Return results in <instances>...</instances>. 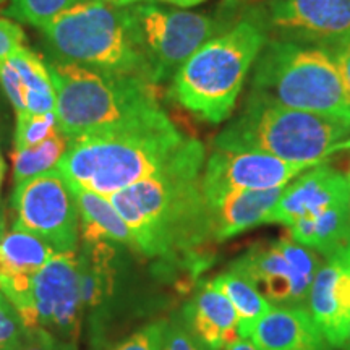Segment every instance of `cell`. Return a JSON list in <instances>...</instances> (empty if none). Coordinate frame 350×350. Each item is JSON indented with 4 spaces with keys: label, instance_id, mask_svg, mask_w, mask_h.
Here are the masks:
<instances>
[{
    "label": "cell",
    "instance_id": "3",
    "mask_svg": "<svg viewBox=\"0 0 350 350\" xmlns=\"http://www.w3.org/2000/svg\"><path fill=\"white\" fill-rule=\"evenodd\" d=\"M268 36L253 3L242 20L204 42L175 72L170 98L209 124L227 120Z\"/></svg>",
    "mask_w": 350,
    "mask_h": 350
},
{
    "label": "cell",
    "instance_id": "29",
    "mask_svg": "<svg viewBox=\"0 0 350 350\" xmlns=\"http://www.w3.org/2000/svg\"><path fill=\"white\" fill-rule=\"evenodd\" d=\"M25 38V31L20 28V25L0 18V62L23 47Z\"/></svg>",
    "mask_w": 350,
    "mask_h": 350
},
{
    "label": "cell",
    "instance_id": "26",
    "mask_svg": "<svg viewBox=\"0 0 350 350\" xmlns=\"http://www.w3.org/2000/svg\"><path fill=\"white\" fill-rule=\"evenodd\" d=\"M26 327L7 297L0 292V347L16 350L23 342Z\"/></svg>",
    "mask_w": 350,
    "mask_h": 350
},
{
    "label": "cell",
    "instance_id": "22",
    "mask_svg": "<svg viewBox=\"0 0 350 350\" xmlns=\"http://www.w3.org/2000/svg\"><path fill=\"white\" fill-rule=\"evenodd\" d=\"M68 138L60 130H57L46 142L26 150L13 151V180L16 183L26 182L39 174L57 167L67 150Z\"/></svg>",
    "mask_w": 350,
    "mask_h": 350
},
{
    "label": "cell",
    "instance_id": "30",
    "mask_svg": "<svg viewBox=\"0 0 350 350\" xmlns=\"http://www.w3.org/2000/svg\"><path fill=\"white\" fill-rule=\"evenodd\" d=\"M334 59L336 65H338L340 77H342V81L345 85V90H347V94L350 98V39H345V41L334 44V46L327 47L326 49Z\"/></svg>",
    "mask_w": 350,
    "mask_h": 350
},
{
    "label": "cell",
    "instance_id": "21",
    "mask_svg": "<svg viewBox=\"0 0 350 350\" xmlns=\"http://www.w3.org/2000/svg\"><path fill=\"white\" fill-rule=\"evenodd\" d=\"M211 284L229 299L235 312H237L239 336L242 339L250 338L256 323L265 314H268L274 306L250 282L245 281L242 275L232 273L229 269L216 275Z\"/></svg>",
    "mask_w": 350,
    "mask_h": 350
},
{
    "label": "cell",
    "instance_id": "19",
    "mask_svg": "<svg viewBox=\"0 0 350 350\" xmlns=\"http://www.w3.org/2000/svg\"><path fill=\"white\" fill-rule=\"evenodd\" d=\"M10 64L18 75L21 91H23V113H49L55 112L57 94L52 81L49 67L28 47H20L15 54L8 57Z\"/></svg>",
    "mask_w": 350,
    "mask_h": 350
},
{
    "label": "cell",
    "instance_id": "2",
    "mask_svg": "<svg viewBox=\"0 0 350 350\" xmlns=\"http://www.w3.org/2000/svg\"><path fill=\"white\" fill-rule=\"evenodd\" d=\"M191 142L170 119L120 126L70 138L57 169L73 185L109 198L163 172Z\"/></svg>",
    "mask_w": 350,
    "mask_h": 350
},
{
    "label": "cell",
    "instance_id": "11",
    "mask_svg": "<svg viewBox=\"0 0 350 350\" xmlns=\"http://www.w3.org/2000/svg\"><path fill=\"white\" fill-rule=\"evenodd\" d=\"M13 229L36 235L57 253H77L80 211L67 178L59 169L16 183L12 195Z\"/></svg>",
    "mask_w": 350,
    "mask_h": 350
},
{
    "label": "cell",
    "instance_id": "16",
    "mask_svg": "<svg viewBox=\"0 0 350 350\" xmlns=\"http://www.w3.org/2000/svg\"><path fill=\"white\" fill-rule=\"evenodd\" d=\"M248 339L260 350H334L306 306H273Z\"/></svg>",
    "mask_w": 350,
    "mask_h": 350
},
{
    "label": "cell",
    "instance_id": "18",
    "mask_svg": "<svg viewBox=\"0 0 350 350\" xmlns=\"http://www.w3.org/2000/svg\"><path fill=\"white\" fill-rule=\"evenodd\" d=\"M70 187H72L78 211H80L83 240H90V242L91 240H111L133 250L131 232L117 209L113 208L111 200L73 183H70Z\"/></svg>",
    "mask_w": 350,
    "mask_h": 350
},
{
    "label": "cell",
    "instance_id": "41",
    "mask_svg": "<svg viewBox=\"0 0 350 350\" xmlns=\"http://www.w3.org/2000/svg\"><path fill=\"white\" fill-rule=\"evenodd\" d=\"M253 2H255V0H253Z\"/></svg>",
    "mask_w": 350,
    "mask_h": 350
},
{
    "label": "cell",
    "instance_id": "28",
    "mask_svg": "<svg viewBox=\"0 0 350 350\" xmlns=\"http://www.w3.org/2000/svg\"><path fill=\"white\" fill-rule=\"evenodd\" d=\"M16 350H78L77 342L62 340L51 332L36 327V329L26 331L23 342Z\"/></svg>",
    "mask_w": 350,
    "mask_h": 350
},
{
    "label": "cell",
    "instance_id": "20",
    "mask_svg": "<svg viewBox=\"0 0 350 350\" xmlns=\"http://www.w3.org/2000/svg\"><path fill=\"white\" fill-rule=\"evenodd\" d=\"M49 243L23 230L5 232L0 237V275H34L55 255Z\"/></svg>",
    "mask_w": 350,
    "mask_h": 350
},
{
    "label": "cell",
    "instance_id": "23",
    "mask_svg": "<svg viewBox=\"0 0 350 350\" xmlns=\"http://www.w3.org/2000/svg\"><path fill=\"white\" fill-rule=\"evenodd\" d=\"M83 0H10L5 15L42 29L52 20Z\"/></svg>",
    "mask_w": 350,
    "mask_h": 350
},
{
    "label": "cell",
    "instance_id": "5",
    "mask_svg": "<svg viewBox=\"0 0 350 350\" xmlns=\"http://www.w3.org/2000/svg\"><path fill=\"white\" fill-rule=\"evenodd\" d=\"M214 150L253 151L288 163H326L350 148V124L248 94L242 111L213 142Z\"/></svg>",
    "mask_w": 350,
    "mask_h": 350
},
{
    "label": "cell",
    "instance_id": "6",
    "mask_svg": "<svg viewBox=\"0 0 350 350\" xmlns=\"http://www.w3.org/2000/svg\"><path fill=\"white\" fill-rule=\"evenodd\" d=\"M248 94L350 124L347 90L334 59L323 47L268 39L253 65Z\"/></svg>",
    "mask_w": 350,
    "mask_h": 350
},
{
    "label": "cell",
    "instance_id": "9",
    "mask_svg": "<svg viewBox=\"0 0 350 350\" xmlns=\"http://www.w3.org/2000/svg\"><path fill=\"white\" fill-rule=\"evenodd\" d=\"M130 33L146 60L152 85L175 75L204 42L222 33L216 15L175 10L152 2L125 7Z\"/></svg>",
    "mask_w": 350,
    "mask_h": 350
},
{
    "label": "cell",
    "instance_id": "31",
    "mask_svg": "<svg viewBox=\"0 0 350 350\" xmlns=\"http://www.w3.org/2000/svg\"><path fill=\"white\" fill-rule=\"evenodd\" d=\"M224 350H260L250 339H239L227 345Z\"/></svg>",
    "mask_w": 350,
    "mask_h": 350
},
{
    "label": "cell",
    "instance_id": "38",
    "mask_svg": "<svg viewBox=\"0 0 350 350\" xmlns=\"http://www.w3.org/2000/svg\"><path fill=\"white\" fill-rule=\"evenodd\" d=\"M0 350H7V349H2V347H0Z\"/></svg>",
    "mask_w": 350,
    "mask_h": 350
},
{
    "label": "cell",
    "instance_id": "15",
    "mask_svg": "<svg viewBox=\"0 0 350 350\" xmlns=\"http://www.w3.org/2000/svg\"><path fill=\"white\" fill-rule=\"evenodd\" d=\"M180 319L206 350H224L242 339L239 336L237 312L211 281L200 284L191 300L183 305Z\"/></svg>",
    "mask_w": 350,
    "mask_h": 350
},
{
    "label": "cell",
    "instance_id": "12",
    "mask_svg": "<svg viewBox=\"0 0 350 350\" xmlns=\"http://www.w3.org/2000/svg\"><path fill=\"white\" fill-rule=\"evenodd\" d=\"M31 300L36 327L77 342L85 321L77 253H55L33 275Z\"/></svg>",
    "mask_w": 350,
    "mask_h": 350
},
{
    "label": "cell",
    "instance_id": "7",
    "mask_svg": "<svg viewBox=\"0 0 350 350\" xmlns=\"http://www.w3.org/2000/svg\"><path fill=\"white\" fill-rule=\"evenodd\" d=\"M41 31L55 62L135 77L152 85L150 67L131 38L125 7L83 0Z\"/></svg>",
    "mask_w": 350,
    "mask_h": 350
},
{
    "label": "cell",
    "instance_id": "17",
    "mask_svg": "<svg viewBox=\"0 0 350 350\" xmlns=\"http://www.w3.org/2000/svg\"><path fill=\"white\" fill-rule=\"evenodd\" d=\"M284 188L286 187L230 191L213 203H208L216 243L226 242L260 224H266L269 213L282 196Z\"/></svg>",
    "mask_w": 350,
    "mask_h": 350
},
{
    "label": "cell",
    "instance_id": "13",
    "mask_svg": "<svg viewBox=\"0 0 350 350\" xmlns=\"http://www.w3.org/2000/svg\"><path fill=\"white\" fill-rule=\"evenodd\" d=\"M256 10L279 39L323 49L350 39V0H266Z\"/></svg>",
    "mask_w": 350,
    "mask_h": 350
},
{
    "label": "cell",
    "instance_id": "32",
    "mask_svg": "<svg viewBox=\"0 0 350 350\" xmlns=\"http://www.w3.org/2000/svg\"><path fill=\"white\" fill-rule=\"evenodd\" d=\"M91 2L106 3V5H112V7H130L133 5V3L143 2V0H91Z\"/></svg>",
    "mask_w": 350,
    "mask_h": 350
},
{
    "label": "cell",
    "instance_id": "10",
    "mask_svg": "<svg viewBox=\"0 0 350 350\" xmlns=\"http://www.w3.org/2000/svg\"><path fill=\"white\" fill-rule=\"evenodd\" d=\"M321 265L313 250L282 237L253 245L230 262L229 271L242 275L271 305L306 306Z\"/></svg>",
    "mask_w": 350,
    "mask_h": 350
},
{
    "label": "cell",
    "instance_id": "40",
    "mask_svg": "<svg viewBox=\"0 0 350 350\" xmlns=\"http://www.w3.org/2000/svg\"><path fill=\"white\" fill-rule=\"evenodd\" d=\"M349 183H350V175H349Z\"/></svg>",
    "mask_w": 350,
    "mask_h": 350
},
{
    "label": "cell",
    "instance_id": "25",
    "mask_svg": "<svg viewBox=\"0 0 350 350\" xmlns=\"http://www.w3.org/2000/svg\"><path fill=\"white\" fill-rule=\"evenodd\" d=\"M329 258L338 268L334 282V300L338 305L339 318L345 329L350 331V242L342 250Z\"/></svg>",
    "mask_w": 350,
    "mask_h": 350
},
{
    "label": "cell",
    "instance_id": "35",
    "mask_svg": "<svg viewBox=\"0 0 350 350\" xmlns=\"http://www.w3.org/2000/svg\"><path fill=\"white\" fill-rule=\"evenodd\" d=\"M5 234V216H3V211L0 213V237Z\"/></svg>",
    "mask_w": 350,
    "mask_h": 350
},
{
    "label": "cell",
    "instance_id": "1",
    "mask_svg": "<svg viewBox=\"0 0 350 350\" xmlns=\"http://www.w3.org/2000/svg\"><path fill=\"white\" fill-rule=\"evenodd\" d=\"M204 148L193 138L187 151L161 174L109 196L133 237V252L157 262L167 278L200 274L211 265L213 234L201 190Z\"/></svg>",
    "mask_w": 350,
    "mask_h": 350
},
{
    "label": "cell",
    "instance_id": "34",
    "mask_svg": "<svg viewBox=\"0 0 350 350\" xmlns=\"http://www.w3.org/2000/svg\"><path fill=\"white\" fill-rule=\"evenodd\" d=\"M5 161H3L2 151H0V190H2V183H3V177H5ZM0 213H2V208H0Z\"/></svg>",
    "mask_w": 350,
    "mask_h": 350
},
{
    "label": "cell",
    "instance_id": "37",
    "mask_svg": "<svg viewBox=\"0 0 350 350\" xmlns=\"http://www.w3.org/2000/svg\"><path fill=\"white\" fill-rule=\"evenodd\" d=\"M2 3H3V0H0V5H2Z\"/></svg>",
    "mask_w": 350,
    "mask_h": 350
},
{
    "label": "cell",
    "instance_id": "14",
    "mask_svg": "<svg viewBox=\"0 0 350 350\" xmlns=\"http://www.w3.org/2000/svg\"><path fill=\"white\" fill-rule=\"evenodd\" d=\"M314 165L318 164L288 163L262 152L214 150L201 174V190L208 203H213L230 191L286 187Z\"/></svg>",
    "mask_w": 350,
    "mask_h": 350
},
{
    "label": "cell",
    "instance_id": "4",
    "mask_svg": "<svg viewBox=\"0 0 350 350\" xmlns=\"http://www.w3.org/2000/svg\"><path fill=\"white\" fill-rule=\"evenodd\" d=\"M47 67L57 94V126L68 139L169 119L151 83L55 60Z\"/></svg>",
    "mask_w": 350,
    "mask_h": 350
},
{
    "label": "cell",
    "instance_id": "27",
    "mask_svg": "<svg viewBox=\"0 0 350 350\" xmlns=\"http://www.w3.org/2000/svg\"><path fill=\"white\" fill-rule=\"evenodd\" d=\"M163 326L164 319L150 323V325L131 332L125 339H122L112 345H107L103 350H159Z\"/></svg>",
    "mask_w": 350,
    "mask_h": 350
},
{
    "label": "cell",
    "instance_id": "24",
    "mask_svg": "<svg viewBox=\"0 0 350 350\" xmlns=\"http://www.w3.org/2000/svg\"><path fill=\"white\" fill-rule=\"evenodd\" d=\"M57 126L55 112L49 113H16L15 150H26L51 138Z\"/></svg>",
    "mask_w": 350,
    "mask_h": 350
},
{
    "label": "cell",
    "instance_id": "8",
    "mask_svg": "<svg viewBox=\"0 0 350 350\" xmlns=\"http://www.w3.org/2000/svg\"><path fill=\"white\" fill-rule=\"evenodd\" d=\"M266 224L288 227L292 240L325 256L350 242L349 177L326 163L286 185Z\"/></svg>",
    "mask_w": 350,
    "mask_h": 350
},
{
    "label": "cell",
    "instance_id": "33",
    "mask_svg": "<svg viewBox=\"0 0 350 350\" xmlns=\"http://www.w3.org/2000/svg\"><path fill=\"white\" fill-rule=\"evenodd\" d=\"M161 2L172 3V5H175V7H180V8H188V7L200 5V3H201V2H204V0H161Z\"/></svg>",
    "mask_w": 350,
    "mask_h": 350
},
{
    "label": "cell",
    "instance_id": "36",
    "mask_svg": "<svg viewBox=\"0 0 350 350\" xmlns=\"http://www.w3.org/2000/svg\"><path fill=\"white\" fill-rule=\"evenodd\" d=\"M342 349L344 350H350V331H349V334H347V339H345V342L342 345Z\"/></svg>",
    "mask_w": 350,
    "mask_h": 350
},
{
    "label": "cell",
    "instance_id": "39",
    "mask_svg": "<svg viewBox=\"0 0 350 350\" xmlns=\"http://www.w3.org/2000/svg\"><path fill=\"white\" fill-rule=\"evenodd\" d=\"M159 350H164V349H161V345H159Z\"/></svg>",
    "mask_w": 350,
    "mask_h": 350
}]
</instances>
